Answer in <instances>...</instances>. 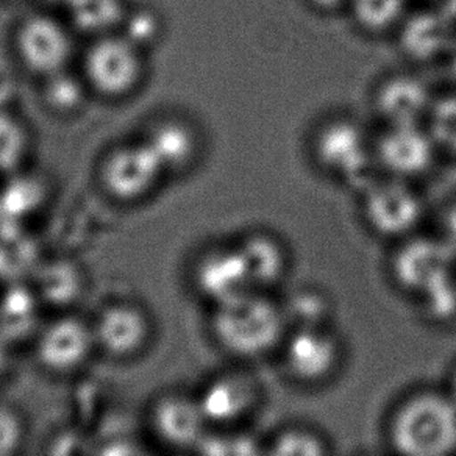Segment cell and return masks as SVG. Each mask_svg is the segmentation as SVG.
Returning a JSON list of instances; mask_svg holds the SVG:
<instances>
[{"instance_id":"obj_11","label":"cell","mask_w":456,"mask_h":456,"mask_svg":"<svg viewBox=\"0 0 456 456\" xmlns=\"http://www.w3.org/2000/svg\"><path fill=\"white\" fill-rule=\"evenodd\" d=\"M83 80L97 94L121 99L132 94L144 77V58L128 35L105 33L83 55Z\"/></svg>"},{"instance_id":"obj_33","label":"cell","mask_w":456,"mask_h":456,"mask_svg":"<svg viewBox=\"0 0 456 456\" xmlns=\"http://www.w3.org/2000/svg\"><path fill=\"white\" fill-rule=\"evenodd\" d=\"M447 60H449L450 68H452V74H453L456 80V37L455 39H453V45H452L449 55H447Z\"/></svg>"},{"instance_id":"obj_18","label":"cell","mask_w":456,"mask_h":456,"mask_svg":"<svg viewBox=\"0 0 456 456\" xmlns=\"http://www.w3.org/2000/svg\"><path fill=\"white\" fill-rule=\"evenodd\" d=\"M49 313L30 281L0 288V341L14 352L27 350Z\"/></svg>"},{"instance_id":"obj_28","label":"cell","mask_w":456,"mask_h":456,"mask_svg":"<svg viewBox=\"0 0 456 456\" xmlns=\"http://www.w3.org/2000/svg\"><path fill=\"white\" fill-rule=\"evenodd\" d=\"M30 420L26 411L8 400H0V456L27 455Z\"/></svg>"},{"instance_id":"obj_19","label":"cell","mask_w":456,"mask_h":456,"mask_svg":"<svg viewBox=\"0 0 456 456\" xmlns=\"http://www.w3.org/2000/svg\"><path fill=\"white\" fill-rule=\"evenodd\" d=\"M45 311H82L89 292V279L82 266L68 258L43 260L28 280Z\"/></svg>"},{"instance_id":"obj_34","label":"cell","mask_w":456,"mask_h":456,"mask_svg":"<svg viewBox=\"0 0 456 456\" xmlns=\"http://www.w3.org/2000/svg\"><path fill=\"white\" fill-rule=\"evenodd\" d=\"M355 456H393L391 453H387V450H383V452H362V453H358Z\"/></svg>"},{"instance_id":"obj_5","label":"cell","mask_w":456,"mask_h":456,"mask_svg":"<svg viewBox=\"0 0 456 456\" xmlns=\"http://www.w3.org/2000/svg\"><path fill=\"white\" fill-rule=\"evenodd\" d=\"M89 317L99 360L114 366L140 362L159 341V319L140 298H107L89 313Z\"/></svg>"},{"instance_id":"obj_30","label":"cell","mask_w":456,"mask_h":456,"mask_svg":"<svg viewBox=\"0 0 456 456\" xmlns=\"http://www.w3.org/2000/svg\"><path fill=\"white\" fill-rule=\"evenodd\" d=\"M305 4L319 14L347 13L352 0H304Z\"/></svg>"},{"instance_id":"obj_9","label":"cell","mask_w":456,"mask_h":456,"mask_svg":"<svg viewBox=\"0 0 456 456\" xmlns=\"http://www.w3.org/2000/svg\"><path fill=\"white\" fill-rule=\"evenodd\" d=\"M275 360L292 385L321 389L341 374L347 346L336 325L289 329Z\"/></svg>"},{"instance_id":"obj_8","label":"cell","mask_w":456,"mask_h":456,"mask_svg":"<svg viewBox=\"0 0 456 456\" xmlns=\"http://www.w3.org/2000/svg\"><path fill=\"white\" fill-rule=\"evenodd\" d=\"M211 428L252 427L266 405L265 381L254 366L228 362L194 389Z\"/></svg>"},{"instance_id":"obj_27","label":"cell","mask_w":456,"mask_h":456,"mask_svg":"<svg viewBox=\"0 0 456 456\" xmlns=\"http://www.w3.org/2000/svg\"><path fill=\"white\" fill-rule=\"evenodd\" d=\"M30 151V134L13 114L0 111V172L18 174Z\"/></svg>"},{"instance_id":"obj_12","label":"cell","mask_w":456,"mask_h":456,"mask_svg":"<svg viewBox=\"0 0 456 456\" xmlns=\"http://www.w3.org/2000/svg\"><path fill=\"white\" fill-rule=\"evenodd\" d=\"M188 285L207 310L254 289L235 240L200 250L191 263Z\"/></svg>"},{"instance_id":"obj_6","label":"cell","mask_w":456,"mask_h":456,"mask_svg":"<svg viewBox=\"0 0 456 456\" xmlns=\"http://www.w3.org/2000/svg\"><path fill=\"white\" fill-rule=\"evenodd\" d=\"M358 192V215L370 235L389 242L420 233L427 205L416 183L375 174Z\"/></svg>"},{"instance_id":"obj_24","label":"cell","mask_w":456,"mask_h":456,"mask_svg":"<svg viewBox=\"0 0 456 456\" xmlns=\"http://www.w3.org/2000/svg\"><path fill=\"white\" fill-rule=\"evenodd\" d=\"M194 456H266V437L252 427L211 428Z\"/></svg>"},{"instance_id":"obj_4","label":"cell","mask_w":456,"mask_h":456,"mask_svg":"<svg viewBox=\"0 0 456 456\" xmlns=\"http://www.w3.org/2000/svg\"><path fill=\"white\" fill-rule=\"evenodd\" d=\"M27 352L39 374L53 381L77 380L101 362L85 310L49 314Z\"/></svg>"},{"instance_id":"obj_32","label":"cell","mask_w":456,"mask_h":456,"mask_svg":"<svg viewBox=\"0 0 456 456\" xmlns=\"http://www.w3.org/2000/svg\"><path fill=\"white\" fill-rule=\"evenodd\" d=\"M443 387H445V391L449 393L450 397L455 400L456 403V362L450 366L447 377L444 380Z\"/></svg>"},{"instance_id":"obj_29","label":"cell","mask_w":456,"mask_h":456,"mask_svg":"<svg viewBox=\"0 0 456 456\" xmlns=\"http://www.w3.org/2000/svg\"><path fill=\"white\" fill-rule=\"evenodd\" d=\"M45 78V99L49 107L60 113L76 111L77 108L80 107L85 93V86L80 83V78L70 76L66 69Z\"/></svg>"},{"instance_id":"obj_21","label":"cell","mask_w":456,"mask_h":456,"mask_svg":"<svg viewBox=\"0 0 456 456\" xmlns=\"http://www.w3.org/2000/svg\"><path fill=\"white\" fill-rule=\"evenodd\" d=\"M159 153L167 171L184 169L196 161L200 152V138L188 122L166 119L153 126L146 138Z\"/></svg>"},{"instance_id":"obj_31","label":"cell","mask_w":456,"mask_h":456,"mask_svg":"<svg viewBox=\"0 0 456 456\" xmlns=\"http://www.w3.org/2000/svg\"><path fill=\"white\" fill-rule=\"evenodd\" d=\"M14 354L16 352L10 349L5 342L0 341V387H4L13 374Z\"/></svg>"},{"instance_id":"obj_14","label":"cell","mask_w":456,"mask_h":456,"mask_svg":"<svg viewBox=\"0 0 456 456\" xmlns=\"http://www.w3.org/2000/svg\"><path fill=\"white\" fill-rule=\"evenodd\" d=\"M441 157L424 124L387 126L375 130L377 174L416 183Z\"/></svg>"},{"instance_id":"obj_7","label":"cell","mask_w":456,"mask_h":456,"mask_svg":"<svg viewBox=\"0 0 456 456\" xmlns=\"http://www.w3.org/2000/svg\"><path fill=\"white\" fill-rule=\"evenodd\" d=\"M142 428L155 449L171 456H194L211 427L194 389L165 387L147 399Z\"/></svg>"},{"instance_id":"obj_23","label":"cell","mask_w":456,"mask_h":456,"mask_svg":"<svg viewBox=\"0 0 456 456\" xmlns=\"http://www.w3.org/2000/svg\"><path fill=\"white\" fill-rule=\"evenodd\" d=\"M266 456H335V450L321 428L296 420L267 435Z\"/></svg>"},{"instance_id":"obj_16","label":"cell","mask_w":456,"mask_h":456,"mask_svg":"<svg viewBox=\"0 0 456 456\" xmlns=\"http://www.w3.org/2000/svg\"><path fill=\"white\" fill-rule=\"evenodd\" d=\"M14 45L20 63L41 77L66 69L74 53V41L68 27L51 14L27 16L18 26Z\"/></svg>"},{"instance_id":"obj_26","label":"cell","mask_w":456,"mask_h":456,"mask_svg":"<svg viewBox=\"0 0 456 456\" xmlns=\"http://www.w3.org/2000/svg\"><path fill=\"white\" fill-rule=\"evenodd\" d=\"M424 126L441 157L456 159V88L437 93Z\"/></svg>"},{"instance_id":"obj_35","label":"cell","mask_w":456,"mask_h":456,"mask_svg":"<svg viewBox=\"0 0 456 456\" xmlns=\"http://www.w3.org/2000/svg\"><path fill=\"white\" fill-rule=\"evenodd\" d=\"M24 456H27V455H24Z\"/></svg>"},{"instance_id":"obj_22","label":"cell","mask_w":456,"mask_h":456,"mask_svg":"<svg viewBox=\"0 0 456 456\" xmlns=\"http://www.w3.org/2000/svg\"><path fill=\"white\" fill-rule=\"evenodd\" d=\"M289 329L336 325V308L330 292L319 286H298L280 292Z\"/></svg>"},{"instance_id":"obj_20","label":"cell","mask_w":456,"mask_h":456,"mask_svg":"<svg viewBox=\"0 0 456 456\" xmlns=\"http://www.w3.org/2000/svg\"><path fill=\"white\" fill-rule=\"evenodd\" d=\"M402 52L410 61L428 63L449 55L456 35L437 12L406 14L397 28Z\"/></svg>"},{"instance_id":"obj_13","label":"cell","mask_w":456,"mask_h":456,"mask_svg":"<svg viewBox=\"0 0 456 456\" xmlns=\"http://www.w3.org/2000/svg\"><path fill=\"white\" fill-rule=\"evenodd\" d=\"M436 94L418 70H395L372 85L369 107L379 127L424 124Z\"/></svg>"},{"instance_id":"obj_25","label":"cell","mask_w":456,"mask_h":456,"mask_svg":"<svg viewBox=\"0 0 456 456\" xmlns=\"http://www.w3.org/2000/svg\"><path fill=\"white\" fill-rule=\"evenodd\" d=\"M347 13L368 35L395 33L408 14L406 0H352Z\"/></svg>"},{"instance_id":"obj_2","label":"cell","mask_w":456,"mask_h":456,"mask_svg":"<svg viewBox=\"0 0 456 456\" xmlns=\"http://www.w3.org/2000/svg\"><path fill=\"white\" fill-rule=\"evenodd\" d=\"M393 456H456V403L443 385H418L400 394L383 422Z\"/></svg>"},{"instance_id":"obj_10","label":"cell","mask_w":456,"mask_h":456,"mask_svg":"<svg viewBox=\"0 0 456 456\" xmlns=\"http://www.w3.org/2000/svg\"><path fill=\"white\" fill-rule=\"evenodd\" d=\"M456 273V254L441 236L422 233L393 244L387 277L414 302Z\"/></svg>"},{"instance_id":"obj_17","label":"cell","mask_w":456,"mask_h":456,"mask_svg":"<svg viewBox=\"0 0 456 456\" xmlns=\"http://www.w3.org/2000/svg\"><path fill=\"white\" fill-rule=\"evenodd\" d=\"M248 279L256 291L280 294L292 273L291 248L283 238L267 230H248L235 240Z\"/></svg>"},{"instance_id":"obj_3","label":"cell","mask_w":456,"mask_h":456,"mask_svg":"<svg viewBox=\"0 0 456 456\" xmlns=\"http://www.w3.org/2000/svg\"><path fill=\"white\" fill-rule=\"evenodd\" d=\"M311 165L333 183L358 191L377 174L375 128L350 113H330L308 134Z\"/></svg>"},{"instance_id":"obj_15","label":"cell","mask_w":456,"mask_h":456,"mask_svg":"<svg viewBox=\"0 0 456 456\" xmlns=\"http://www.w3.org/2000/svg\"><path fill=\"white\" fill-rule=\"evenodd\" d=\"M166 172L165 163L151 142L134 141L107 153L101 165V182L116 200L136 202L159 186Z\"/></svg>"},{"instance_id":"obj_1","label":"cell","mask_w":456,"mask_h":456,"mask_svg":"<svg viewBox=\"0 0 456 456\" xmlns=\"http://www.w3.org/2000/svg\"><path fill=\"white\" fill-rule=\"evenodd\" d=\"M207 335L228 362L277 358L289 331L280 294L252 291L207 310Z\"/></svg>"}]
</instances>
